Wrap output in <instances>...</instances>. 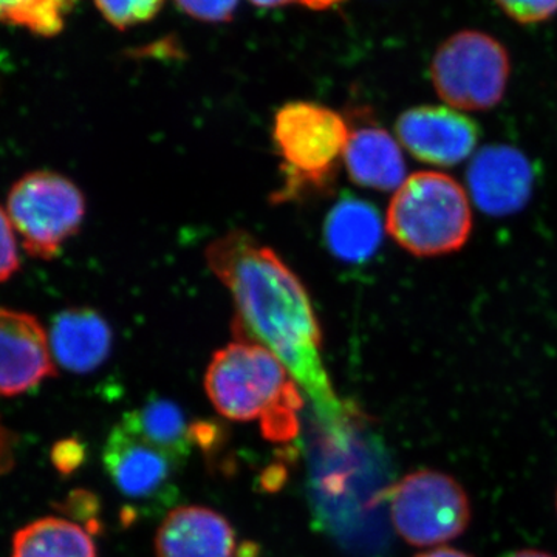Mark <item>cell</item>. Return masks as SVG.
Instances as JSON below:
<instances>
[{"instance_id":"1","label":"cell","mask_w":557,"mask_h":557,"mask_svg":"<svg viewBox=\"0 0 557 557\" xmlns=\"http://www.w3.org/2000/svg\"><path fill=\"white\" fill-rule=\"evenodd\" d=\"M212 273L233 298L236 339L269 348L313 401L330 429H341L350 410L333 391L322 359V332L300 278L244 230H233L207 249Z\"/></svg>"},{"instance_id":"2","label":"cell","mask_w":557,"mask_h":557,"mask_svg":"<svg viewBox=\"0 0 557 557\" xmlns=\"http://www.w3.org/2000/svg\"><path fill=\"white\" fill-rule=\"evenodd\" d=\"M205 391L220 416L258 421L271 442H288L298 434L300 388L269 348L244 339L220 348L209 362Z\"/></svg>"},{"instance_id":"3","label":"cell","mask_w":557,"mask_h":557,"mask_svg":"<svg viewBox=\"0 0 557 557\" xmlns=\"http://www.w3.org/2000/svg\"><path fill=\"white\" fill-rule=\"evenodd\" d=\"M386 225L392 239L410 255H449L463 247L471 234L467 193L449 175L417 172L395 193Z\"/></svg>"},{"instance_id":"4","label":"cell","mask_w":557,"mask_h":557,"mask_svg":"<svg viewBox=\"0 0 557 557\" xmlns=\"http://www.w3.org/2000/svg\"><path fill=\"white\" fill-rule=\"evenodd\" d=\"M350 129L346 119L318 102H287L274 116L273 139L284 185L276 199L288 201L322 193L344 160Z\"/></svg>"},{"instance_id":"5","label":"cell","mask_w":557,"mask_h":557,"mask_svg":"<svg viewBox=\"0 0 557 557\" xmlns=\"http://www.w3.org/2000/svg\"><path fill=\"white\" fill-rule=\"evenodd\" d=\"M5 209L25 251L35 259L53 260L79 233L86 199L65 175L33 171L11 186Z\"/></svg>"},{"instance_id":"6","label":"cell","mask_w":557,"mask_h":557,"mask_svg":"<svg viewBox=\"0 0 557 557\" xmlns=\"http://www.w3.org/2000/svg\"><path fill=\"white\" fill-rule=\"evenodd\" d=\"M508 51L486 33L458 32L435 51L431 64L434 89L450 108L490 110L507 90Z\"/></svg>"},{"instance_id":"7","label":"cell","mask_w":557,"mask_h":557,"mask_svg":"<svg viewBox=\"0 0 557 557\" xmlns=\"http://www.w3.org/2000/svg\"><path fill=\"white\" fill-rule=\"evenodd\" d=\"M391 519L399 536L413 547L448 544L467 531L471 504L465 487L445 472L420 469L387 491Z\"/></svg>"},{"instance_id":"8","label":"cell","mask_w":557,"mask_h":557,"mask_svg":"<svg viewBox=\"0 0 557 557\" xmlns=\"http://www.w3.org/2000/svg\"><path fill=\"white\" fill-rule=\"evenodd\" d=\"M102 463L113 486L137 508L170 507L177 497L175 478L182 461L150 445L124 426L116 424L106 440Z\"/></svg>"},{"instance_id":"9","label":"cell","mask_w":557,"mask_h":557,"mask_svg":"<svg viewBox=\"0 0 557 557\" xmlns=\"http://www.w3.org/2000/svg\"><path fill=\"white\" fill-rule=\"evenodd\" d=\"M54 375L49 333L39 319L0 307V395L27 394Z\"/></svg>"},{"instance_id":"10","label":"cell","mask_w":557,"mask_h":557,"mask_svg":"<svg viewBox=\"0 0 557 557\" xmlns=\"http://www.w3.org/2000/svg\"><path fill=\"white\" fill-rule=\"evenodd\" d=\"M397 135L416 159L435 166H456L479 141L474 121L440 106L406 110L397 121Z\"/></svg>"},{"instance_id":"11","label":"cell","mask_w":557,"mask_h":557,"mask_svg":"<svg viewBox=\"0 0 557 557\" xmlns=\"http://www.w3.org/2000/svg\"><path fill=\"white\" fill-rule=\"evenodd\" d=\"M533 178L530 161L511 146H487L480 150L468 171L475 203L491 215H508L525 207Z\"/></svg>"},{"instance_id":"12","label":"cell","mask_w":557,"mask_h":557,"mask_svg":"<svg viewBox=\"0 0 557 557\" xmlns=\"http://www.w3.org/2000/svg\"><path fill=\"white\" fill-rule=\"evenodd\" d=\"M156 552L157 557H236V531L214 509L175 508L157 531Z\"/></svg>"},{"instance_id":"13","label":"cell","mask_w":557,"mask_h":557,"mask_svg":"<svg viewBox=\"0 0 557 557\" xmlns=\"http://www.w3.org/2000/svg\"><path fill=\"white\" fill-rule=\"evenodd\" d=\"M51 355L62 369L90 373L108 361L112 329L97 310L76 307L58 313L49 333Z\"/></svg>"},{"instance_id":"14","label":"cell","mask_w":557,"mask_h":557,"mask_svg":"<svg viewBox=\"0 0 557 557\" xmlns=\"http://www.w3.org/2000/svg\"><path fill=\"white\" fill-rule=\"evenodd\" d=\"M343 161L351 182L364 188L398 189L406 180L405 159L398 143L379 126L350 131Z\"/></svg>"},{"instance_id":"15","label":"cell","mask_w":557,"mask_h":557,"mask_svg":"<svg viewBox=\"0 0 557 557\" xmlns=\"http://www.w3.org/2000/svg\"><path fill=\"white\" fill-rule=\"evenodd\" d=\"M324 240L336 259L348 263L366 262L383 240L379 211L357 197H344L325 219Z\"/></svg>"},{"instance_id":"16","label":"cell","mask_w":557,"mask_h":557,"mask_svg":"<svg viewBox=\"0 0 557 557\" xmlns=\"http://www.w3.org/2000/svg\"><path fill=\"white\" fill-rule=\"evenodd\" d=\"M120 423L182 463H185L194 443L199 440V428L190 423L186 413L166 398L148 399L139 408L124 413Z\"/></svg>"},{"instance_id":"17","label":"cell","mask_w":557,"mask_h":557,"mask_svg":"<svg viewBox=\"0 0 557 557\" xmlns=\"http://www.w3.org/2000/svg\"><path fill=\"white\" fill-rule=\"evenodd\" d=\"M13 557H98L94 539L75 522L44 518L14 534Z\"/></svg>"},{"instance_id":"18","label":"cell","mask_w":557,"mask_h":557,"mask_svg":"<svg viewBox=\"0 0 557 557\" xmlns=\"http://www.w3.org/2000/svg\"><path fill=\"white\" fill-rule=\"evenodd\" d=\"M76 0H0V24L53 38L64 30Z\"/></svg>"},{"instance_id":"19","label":"cell","mask_w":557,"mask_h":557,"mask_svg":"<svg viewBox=\"0 0 557 557\" xmlns=\"http://www.w3.org/2000/svg\"><path fill=\"white\" fill-rule=\"evenodd\" d=\"M104 20L119 30L137 27L150 22L160 10L164 0H94Z\"/></svg>"},{"instance_id":"20","label":"cell","mask_w":557,"mask_h":557,"mask_svg":"<svg viewBox=\"0 0 557 557\" xmlns=\"http://www.w3.org/2000/svg\"><path fill=\"white\" fill-rule=\"evenodd\" d=\"M21 269L17 234L7 209L0 205V284L10 281Z\"/></svg>"},{"instance_id":"21","label":"cell","mask_w":557,"mask_h":557,"mask_svg":"<svg viewBox=\"0 0 557 557\" xmlns=\"http://www.w3.org/2000/svg\"><path fill=\"white\" fill-rule=\"evenodd\" d=\"M175 3L194 20L222 24L233 20L239 0H175Z\"/></svg>"},{"instance_id":"22","label":"cell","mask_w":557,"mask_h":557,"mask_svg":"<svg viewBox=\"0 0 557 557\" xmlns=\"http://www.w3.org/2000/svg\"><path fill=\"white\" fill-rule=\"evenodd\" d=\"M498 7L519 24H537L557 13V0H496Z\"/></svg>"},{"instance_id":"23","label":"cell","mask_w":557,"mask_h":557,"mask_svg":"<svg viewBox=\"0 0 557 557\" xmlns=\"http://www.w3.org/2000/svg\"><path fill=\"white\" fill-rule=\"evenodd\" d=\"M413 557H472L468 553L461 552V549L450 547H437L429 549V552L420 553V555Z\"/></svg>"},{"instance_id":"24","label":"cell","mask_w":557,"mask_h":557,"mask_svg":"<svg viewBox=\"0 0 557 557\" xmlns=\"http://www.w3.org/2000/svg\"><path fill=\"white\" fill-rule=\"evenodd\" d=\"M299 2L306 5L307 9L322 11L332 9L333 5L343 2V0H299Z\"/></svg>"},{"instance_id":"25","label":"cell","mask_w":557,"mask_h":557,"mask_svg":"<svg viewBox=\"0 0 557 557\" xmlns=\"http://www.w3.org/2000/svg\"><path fill=\"white\" fill-rule=\"evenodd\" d=\"M293 2H296V0H251V3H255V5L258 7H263V9H273V7H284Z\"/></svg>"},{"instance_id":"26","label":"cell","mask_w":557,"mask_h":557,"mask_svg":"<svg viewBox=\"0 0 557 557\" xmlns=\"http://www.w3.org/2000/svg\"><path fill=\"white\" fill-rule=\"evenodd\" d=\"M509 557H556L549 555L547 552H539V549H522V552L515 553Z\"/></svg>"},{"instance_id":"27","label":"cell","mask_w":557,"mask_h":557,"mask_svg":"<svg viewBox=\"0 0 557 557\" xmlns=\"http://www.w3.org/2000/svg\"><path fill=\"white\" fill-rule=\"evenodd\" d=\"M556 508H557V493H556Z\"/></svg>"}]
</instances>
